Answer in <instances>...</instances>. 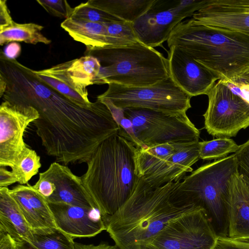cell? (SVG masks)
I'll use <instances>...</instances> for the list:
<instances>
[{"mask_svg": "<svg viewBox=\"0 0 249 249\" xmlns=\"http://www.w3.org/2000/svg\"><path fill=\"white\" fill-rule=\"evenodd\" d=\"M16 182L18 180L12 171L0 166V187H8Z\"/></svg>", "mask_w": 249, "mask_h": 249, "instance_id": "cell-36", "label": "cell"}, {"mask_svg": "<svg viewBox=\"0 0 249 249\" xmlns=\"http://www.w3.org/2000/svg\"><path fill=\"white\" fill-rule=\"evenodd\" d=\"M33 187L49 203L97 209L81 178L75 175L67 165L58 162L51 163L46 170L40 173L38 179Z\"/></svg>", "mask_w": 249, "mask_h": 249, "instance_id": "cell-13", "label": "cell"}, {"mask_svg": "<svg viewBox=\"0 0 249 249\" xmlns=\"http://www.w3.org/2000/svg\"><path fill=\"white\" fill-rule=\"evenodd\" d=\"M61 27L75 41L84 44L87 51L96 52L108 49L107 34L104 23L65 19Z\"/></svg>", "mask_w": 249, "mask_h": 249, "instance_id": "cell-21", "label": "cell"}, {"mask_svg": "<svg viewBox=\"0 0 249 249\" xmlns=\"http://www.w3.org/2000/svg\"><path fill=\"white\" fill-rule=\"evenodd\" d=\"M177 184L152 187L140 178L130 197L106 220V231L115 245L121 249H147L170 221L199 208L175 195Z\"/></svg>", "mask_w": 249, "mask_h": 249, "instance_id": "cell-2", "label": "cell"}, {"mask_svg": "<svg viewBox=\"0 0 249 249\" xmlns=\"http://www.w3.org/2000/svg\"><path fill=\"white\" fill-rule=\"evenodd\" d=\"M7 82L3 76L0 73V97L3 96L7 88Z\"/></svg>", "mask_w": 249, "mask_h": 249, "instance_id": "cell-40", "label": "cell"}, {"mask_svg": "<svg viewBox=\"0 0 249 249\" xmlns=\"http://www.w3.org/2000/svg\"><path fill=\"white\" fill-rule=\"evenodd\" d=\"M29 242L17 244V249H73L74 240L58 229L32 231Z\"/></svg>", "mask_w": 249, "mask_h": 249, "instance_id": "cell-24", "label": "cell"}, {"mask_svg": "<svg viewBox=\"0 0 249 249\" xmlns=\"http://www.w3.org/2000/svg\"><path fill=\"white\" fill-rule=\"evenodd\" d=\"M101 66L100 61L96 57L86 55L71 60L70 70L79 83L87 87L94 84Z\"/></svg>", "mask_w": 249, "mask_h": 249, "instance_id": "cell-26", "label": "cell"}, {"mask_svg": "<svg viewBox=\"0 0 249 249\" xmlns=\"http://www.w3.org/2000/svg\"><path fill=\"white\" fill-rule=\"evenodd\" d=\"M204 128L217 138L235 136L249 126V104L234 94L219 79L210 89Z\"/></svg>", "mask_w": 249, "mask_h": 249, "instance_id": "cell-12", "label": "cell"}, {"mask_svg": "<svg viewBox=\"0 0 249 249\" xmlns=\"http://www.w3.org/2000/svg\"><path fill=\"white\" fill-rule=\"evenodd\" d=\"M212 249H249V241L218 236Z\"/></svg>", "mask_w": 249, "mask_h": 249, "instance_id": "cell-34", "label": "cell"}, {"mask_svg": "<svg viewBox=\"0 0 249 249\" xmlns=\"http://www.w3.org/2000/svg\"><path fill=\"white\" fill-rule=\"evenodd\" d=\"M220 80L231 92L249 104V66L230 78Z\"/></svg>", "mask_w": 249, "mask_h": 249, "instance_id": "cell-31", "label": "cell"}, {"mask_svg": "<svg viewBox=\"0 0 249 249\" xmlns=\"http://www.w3.org/2000/svg\"><path fill=\"white\" fill-rule=\"evenodd\" d=\"M35 77L31 70L22 72L7 100L38 111L33 123L48 155L65 165L87 163L104 141L118 132L110 111L98 100L91 108L82 107Z\"/></svg>", "mask_w": 249, "mask_h": 249, "instance_id": "cell-1", "label": "cell"}, {"mask_svg": "<svg viewBox=\"0 0 249 249\" xmlns=\"http://www.w3.org/2000/svg\"><path fill=\"white\" fill-rule=\"evenodd\" d=\"M168 55L170 76L191 97L207 95L219 78L176 46Z\"/></svg>", "mask_w": 249, "mask_h": 249, "instance_id": "cell-15", "label": "cell"}, {"mask_svg": "<svg viewBox=\"0 0 249 249\" xmlns=\"http://www.w3.org/2000/svg\"><path fill=\"white\" fill-rule=\"evenodd\" d=\"M36 1L48 13L55 17L67 19L71 17L73 11V8L66 0H37Z\"/></svg>", "mask_w": 249, "mask_h": 249, "instance_id": "cell-32", "label": "cell"}, {"mask_svg": "<svg viewBox=\"0 0 249 249\" xmlns=\"http://www.w3.org/2000/svg\"><path fill=\"white\" fill-rule=\"evenodd\" d=\"M0 28L8 26L14 21L10 15L5 0L0 1Z\"/></svg>", "mask_w": 249, "mask_h": 249, "instance_id": "cell-37", "label": "cell"}, {"mask_svg": "<svg viewBox=\"0 0 249 249\" xmlns=\"http://www.w3.org/2000/svg\"><path fill=\"white\" fill-rule=\"evenodd\" d=\"M73 249H121L116 245L102 242L97 245L85 244L74 242Z\"/></svg>", "mask_w": 249, "mask_h": 249, "instance_id": "cell-38", "label": "cell"}, {"mask_svg": "<svg viewBox=\"0 0 249 249\" xmlns=\"http://www.w3.org/2000/svg\"><path fill=\"white\" fill-rule=\"evenodd\" d=\"M0 249H17V244L9 234L0 232Z\"/></svg>", "mask_w": 249, "mask_h": 249, "instance_id": "cell-39", "label": "cell"}, {"mask_svg": "<svg viewBox=\"0 0 249 249\" xmlns=\"http://www.w3.org/2000/svg\"><path fill=\"white\" fill-rule=\"evenodd\" d=\"M238 172L235 154L205 164L178 181L174 192L181 200L202 208L218 236L228 237V207Z\"/></svg>", "mask_w": 249, "mask_h": 249, "instance_id": "cell-5", "label": "cell"}, {"mask_svg": "<svg viewBox=\"0 0 249 249\" xmlns=\"http://www.w3.org/2000/svg\"><path fill=\"white\" fill-rule=\"evenodd\" d=\"M217 237L206 212L199 207L170 221L147 249H212Z\"/></svg>", "mask_w": 249, "mask_h": 249, "instance_id": "cell-11", "label": "cell"}, {"mask_svg": "<svg viewBox=\"0 0 249 249\" xmlns=\"http://www.w3.org/2000/svg\"><path fill=\"white\" fill-rule=\"evenodd\" d=\"M104 23L107 31L109 48L127 46L139 42L132 23L116 20Z\"/></svg>", "mask_w": 249, "mask_h": 249, "instance_id": "cell-27", "label": "cell"}, {"mask_svg": "<svg viewBox=\"0 0 249 249\" xmlns=\"http://www.w3.org/2000/svg\"><path fill=\"white\" fill-rule=\"evenodd\" d=\"M70 61L39 71L31 70L41 82L83 108H91L95 102L88 98L87 87L79 83L70 70Z\"/></svg>", "mask_w": 249, "mask_h": 249, "instance_id": "cell-18", "label": "cell"}, {"mask_svg": "<svg viewBox=\"0 0 249 249\" xmlns=\"http://www.w3.org/2000/svg\"><path fill=\"white\" fill-rule=\"evenodd\" d=\"M124 110L131 122L137 148L165 143L199 142V130L186 113H168L151 109L129 108Z\"/></svg>", "mask_w": 249, "mask_h": 249, "instance_id": "cell-7", "label": "cell"}, {"mask_svg": "<svg viewBox=\"0 0 249 249\" xmlns=\"http://www.w3.org/2000/svg\"><path fill=\"white\" fill-rule=\"evenodd\" d=\"M238 161V173L249 191V139L234 153Z\"/></svg>", "mask_w": 249, "mask_h": 249, "instance_id": "cell-33", "label": "cell"}, {"mask_svg": "<svg viewBox=\"0 0 249 249\" xmlns=\"http://www.w3.org/2000/svg\"><path fill=\"white\" fill-rule=\"evenodd\" d=\"M39 117L33 107L4 100L0 106V166L12 168L27 145L24 132Z\"/></svg>", "mask_w": 249, "mask_h": 249, "instance_id": "cell-14", "label": "cell"}, {"mask_svg": "<svg viewBox=\"0 0 249 249\" xmlns=\"http://www.w3.org/2000/svg\"><path fill=\"white\" fill-rule=\"evenodd\" d=\"M137 148L118 132L104 141L81 178L105 222L133 194L140 178Z\"/></svg>", "mask_w": 249, "mask_h": 249, "instance_id": "cell-3", "label": "cell"}, {"mask_svg": "<svg viewBox=\"0 0 249 249\" xmlns=\"http://www.w3.org/2000/svg\"><path fill=\"white\" fill-rule=\"evenodd\" d=\"M8 187H0V232L6 233L17 244L33 238L29 227Z\"/></svg>", "mask_w": 249, "mask_h": 249, "instance_id": "cell-20", "label": "cell"}, {"mask_svg": "<svg viewBox=\"0 0 249 249\" xmlns=\"http://www.w3.org/2000/svg\"><path fill=\"white\" fill-rule=\"evenodd\" d=\"M155 0H91L97 8L118 19L133 23L150 9Z\"/></svg>", "mask_w": 249, "mask_h": 249, "instance_id": "cell-22", "label": "cell"}, {"mask_svg": "<svg viewBox=\"0 0 249 249\" xmlns=\"http://www.w3.org/2000/svg\"><path fill=\"white\" fill-rule=\"evenodd\" d=\"M198 144L188 143L179 150L174 143L137 148L138 176L152 187L181 180L200 159Z\"/></svg>", "mask_w": 249, "mask_h": 249, "instance_id": "cell-8", "label": "cell"}, {"mask_svg": "<svg viewBox=\"0 0 249 249\" xmlns=\"http://www.w3.org/2000/svg\"><path fill=\"white\" fill-rule=\"evenodd\" d=\"M70 18L78 20L101 23L121 20L96 7L91 0L82 3L74 8Z\"/></svg>", "mask_w": 249, "mask_h": 249, "instance_id": "cell-30", "label": "cell"}, {"mask_svg": "<svg viewBox=\"0 0 249 249\" xmlns=\"http://www.w3.org/2000/svg\"><path fill=\"white\" fill-rule=\"evenodd\" d=\"M228 236L249 241V191L237 172L228 207Z\"/></svg>", "mask_w": 249, "mask_h": 249, "instance_id": "cell-19", "label": "cell"}, {"mask_svg": "<svg viewBox=\"0 0 249 249\" xmlns=\"http://www.w3.org/2000/svg\"><path fill=\"white\" fill-rule=\"evenodd\" d=\"M43 28L34 23H18L13 21L8 26L0 28V44L3 45L15 41L49 44L51 40L42 34Z\"/></svg>", "mask_w": 249, "mask_h": 249, "instance_id": "cell-23", "label": "cell"}, {"mask_svg": "<svg viewBox=\"0 0 249 249\" xmlns=\"http://www.w3.org/2000/svg\"><path fill=\"white\" fill-rule=\"evenodd\" d=\"M191 98L170 76L147 87L110 83L107 90L97 96V99H107L123 109L140 108L174 113H186L191 107Z\"/></svg>", "mask_w": 249, "mask_h": 249, "instance_id": "cell-9", "label": "cell"}, {"mask_svg": "<svg viewBox=\"0 0 249 249\" xmlns=\"http://www.w3.org/2000/svg\"><path fill=\"white\" fill-rule=\"evenodd\" d=\"M207 0H155L146 13L132 23L139 42L154 48L167 41L177 25L193 16Z\"/></svg>", "mask_w": 249, "mask_h": 249, "instance_id": "cell-10", "label": "cell"}, {"mask_svg": "<svg viewBox=\"0 0 249 249\" xmlns=\"http://www.w3.org/2000/svg\"><path fill=\"white\" fill-rule=\"evenodd\" d=\"M96 52L101 66L94 84L142 87L155 85L170 77L167 58L140 42Z\"/></svg>", "mask_w": 249, "mask_h": 249, "instance_id": "cell-6", "label": "cell"}, {"mask_svg": "<svg viewBox=\"0 0 249 249\" xmlns=\"http://www.w3.org/2000/svg\"><path fill=\"white\" fill-rule=\"evenodd\" d=\"M20 53V45L17 42L9 43L3 49L4 56L10 60H15Z\"/></svg>", "mask_w": 249, "mask_h": 249, "instance_id": "cell-35", "label": "cell"}, {"mask_svg": "<svg viewBox=\"0 0 249 249\" xmlns=\"http://www.w3.org/2000/svg\"><path fill=\"white\" fill-rule=\"evenodd\" d=\"M169 48L176 46L219 79H227L249 66V37L236 31L182 21L171 33Z\"/></svg>", "mask_w": 249, "mask_h": 249, "instance_id": "cell-4", "label": "cell"}, {"mask_svg": "<svg viewBox=\"0 0 249 249\" xmlns=\"http://www.w3.org/2000/svg\"><path fill=\"white\" fill-rule=\"evenodd\" d=\"M198 145L199 158L209 160L224 158L230 153H235L239 148L232 139L228 138L199 142Z\"/></svg>", "mask_w": 249, "mask_h": 249, "instance_id": "cell-28", "label": "cell"}, {"mask_svg": "<svg viewBox=\"0 0 249 249\" xmlns=\"http://www.w3.org/2000/svg\"><path fill=\"white\" fill-rule=\"evenodd\" d=\"M41 166L40 158L36 151L27 145L18 157L11 171L20 185L28 183Z\"/></svg>", "mask_w": 249, "mask_h": 249, "instance_id": "cell-25", "label": "cell"}, {"mask_svg": "<svg viewBox=\"0 0 249 249\" xmlns=\"http://www.w3.org/2000/svg\"><path fill=\"white\" fill-rule=\"evenodd\" d=\"M49 205L57 228L73 240L94 237L106 230L105 220L97 209L61 203Z\"/></svg>", "mask_w": 249, "mask_h": 249, "instance_id": "cell-16", "label": "cell"}, {"mask_svg": "<svg viewBox=\"0 0 249 249\" xmlns=\"http://www.w3.org/2000/svg\"><path fill=\"white\" fill-rule=\"evenodd\" d=\"M18 186L46 226L50 229H57L49 203L46 198L36 191L33 186L24 185Z\"/></svg>", "mask_w": 249, "mask_h": 249, "instance_id": "cell-29", "label": "cell"}, {"mask_svg": "<svg viewBox=\"0 0 249 249\" xmlns=\"http://www.w3.org/2000/svg\"><path fill=\"white\" fill-rule=\"evenodd\" d=\"M192 18L204 25L240 32L249 37V0H207Z\"/></svg>", "mask_w": 249, "mask_h": 249, "instance_id": "cell-17", "label": "cell"}]
</instances>
